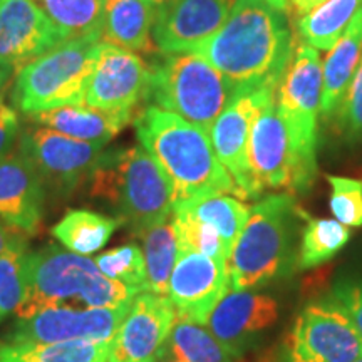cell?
Listing matches in <instances>:
<instances>
[{
  "mask_svg": "<svg viewBox=\"0 0 362 362\" xmlns=\"http://www.w3.org/2000/svg\"><path fill=\"white\" fill-rule=\"evenodd\" d=\"M175 208L188 211L194 218L214 226L230 250L250 218V206L232 194H210V197L194 198L180 203Z\"/></svg>",
  "mask_w": 362,
  "mask_h": 362,
  "instance_id": "obj_29",
  "label": "cell"
},
{
  "mask_svg": "<svg viewBox=\"0 0 362 362\" xmlns=\"http://www.w3.org/2000/svg\"><path fill=\"white\" fill-rule=\"evenodd\" d=\"M361 7L362 0H327L312 12L298 17V37L315 51L327 52L346 33Z\"/></svg>",
  "mask_w": 362,
  "mask_h": 362,
  "instance_id": "obj_26",
  "label": "cell"
},
{
  "mask_svg": "<svg viewBox=\"0 0 362 362\" xmlns=\"http://www.w3.org/2000/svg\"><path fill=\"white\" fill-rule=\"evenodd\" d=\"M66 40L103 39L106 0H34Z\"/></svg>",
  "mask_w": 362,
  "mask_h": 362,
  "instance_id": "obj_28",
  "label": "cell"
},
{
  "mask_svg": "<svg viewBox=\"0 0 362 362\" xmlns=\"http://www.w3.org/2000/svg\"><path fill=\"white\" fill-rule=\"evenodd\" d=\"M98 269L106 277L116 282H121L136 293L148 291V275L146 264H144L143 250L134 243L112 248L110 252H104L96 259Z\"/></svg>",
  "mask_w": 362,
  "mask_h": 362,
  "instance_id": "obj_33",
  "label": "cell"
},
{
  "mask_svg": "<svg viewBox=\"0 0 362 362\" xmlns=\"http://www.w3.org/2000/svg\"><path fill=\"white\" fill-rule=\"evenodd\" d=\"M356 362H362V359H359V361H356Z\"/></svg>",
  "mask_w": 362,
  "mask_h": 362,
  "instance_id": "obj_45",
  "label": "cell"
},
{
  "mask_svg": "<svg viewBox=\"0 0 362 362\" xmlns=\"http://www.w3.org/2000/svg\"><path fill=\"white\" fill-rule=\"evenodd\" d=\"M21 124L17 112L12 107L6 106L0 99V160L11 155L13 146L19 141Z\"/></svg>",
  "mask_w": 362,
  "mask_h": 362,
  "instance_id": "obj_38",
  "label": "cell"
},
{
  "mask_svg": "<svg viewBox=\"0 0 362 362\" xmlns=\"http://www.w3.org/2000/svg\"><path fill=\"white\" fill-rule=\"evenodd\" d=\"M351 232L337 220L307 218L298 245L296 269L307 270L325 264L347 245Z\"/></svg>",
  "mask_w": 362,
  "mask_h": 362,
  "instance_id": "obj_31",
  "label": "cell"
},
{
  "mask_svg": "<svg viewBox=\"0 0 362 362\" xmlns=\"http://www.w3.org/2000/svg\"><path fill=\"white\" fill-rule=\"evenodd\" d=\"M173 225L178 235L180 243V253L183 252H193L202 253L206 257H215V259H225L228 260L230 250L211 225L205 223V221L194 218L188 211L175 208L173 215Z\"/></svg>",
  "mask_w": 362,
  "mask_h": 362,
  "instance_id": "obj_32",
  "label": "cell"
},
{
  "mask_svg": "<svg viewBox=\"0 0 362 362\" xmlns=\"http://www.w3.org/2000/svg\"><path fill=\"white\" fill-rule=\"evenodd\" d=\"M330 185V211L347 228L362 226V181L327 176Z\"/></svg>",
  "mask_w": 362,
  "mask_h": 362,
  "instance_id": "obj_35",
  "label": "cell"
},
{
  "mask_svg": "<svg viewBox=\"0 0 362 362\" xmlns=\"http://www.w3.org/2000/svg\"><path fill=\"white\" fill-rule=\"evenodd\" d=\"M362 57V7L322 62L320 115L330 117L341 104Z\"/></svg>",
  "mask_w": 362,
  "mask_h": 362,
  "instance_id": "obj_23",
  "label": "cell"
},
{
  "mask_svg": "<svg viewBox=\"0 0 362 362\" xmlns=\"http://www.w3.org/2000/svg\"><path fill=\"white\" fill-rule=\"evenodd\" d=\"M64 40L34 0H0V61L4 64L19 71Z\"/></svg>",
  "mask_w": 362,
  "mask_h": 362,
  "instance_id": "obj_18",
  "label": "cell"
},
{
  "mask_svg": "<svg viewBox=\"0 0 362 362\" xmlns=\"http://www.w3.org/2000/svg\"><path fill=\"white\" fill-rule=\"evenodd\" d=\"M29 237L30 235L22 232L21 228L0 218V257L7 252L27 250V238Z\"/></svg>",
  "mask_w": 362,
  "mask_h": 362,
  "instance_id": "obj_39",
  "label": "cell"
},
{
  "mask_svg": "<svg viewBox=\"0 0 362 362\" xmlns=\"http://www.w3.org/2000/svg\"><path fill=\"white\" fill-rule=\"evenodd\" d=\"M27 291L17 309V319H25L52 307L83 304L88 309H117L133 304L138 296L98 269L84 255L47 245L25 255Z\"/></svg>",
  "mask_w": 362,
  "mask_h": 362,
  "instance_id": "obj_3",
  "label": "cell"
},
{
  "mask_svg": "<svg viewBox=\"0 0 362 362\" xmlns=\"http://www.w3.org/2000/svg\"><path fill=\"white\" fill-rule=\"evenodd\" d=\"M12 67L4 64L2 61H0V90L6 88L8 81H11V76H12Z\"/></svg>",
  "mask_w": 362,
  "mask_h": 362,
  "instance_id": "obj_41",
  "label": "cell"
},
{
  "mask_svg": "<svg viewBox=\"0 0 362 362\" xmlns=\"http://www.w3.org/2000/svg\"><path fill=\"white\" fill-rule=\"evenodd\" d=\"M275 298L253 291H232L211 312L206 327L233 357H240L257 336L277 322Z\"/></svg>",
  "mask_w": 362,
  "mask_h": 362,
  "instance_id": "obj_19",
  "label": "cell"
},
{
  "mask_svg": "<svg viewBox=\"0 0 362 362\" xmlns=\"http://www.w3.org/2000/svg\"><path fill=\"white\" fill-rule=\"evenodd\" d=\"M45 187L34 165L22 153L0 160V218L35 235L44 218Z\"/></svg>",
  "mask_w": 362,
  "mask_h": 362,
  "instance_id": "obj_20",
  "label": "cell"
},
{
  "mask_svg": "<svg viewBox=\"0 0 362 362\" xmlns=\"http://www.w3.org/2000/svg\"><path fill=\"white\" fill-rule=\"evenodd\" d=\"M139 144L155 158L173 189L175 206L210 194H235L232 176L210 136L173 112L148 106L134 117Z\"/></svg>",
  "mask_w": 362,
  "mask_h": 362,
  "instance_id": "obj_2",
  "label": "cell"
},
{
  "mask_svg": "<svg viewBox=\"0 0 362 362\" xmlns=\"http://www.w3.org/2000/svg\"><path fill=\"white\" fill-rule=\"evenodd\" d=\"M176 317L168 296L138 293L111 341L107 362H158L165 356Z\"/></svg>",
  "mask_w": 362,
  "mask_h": 362,
  "instance_id": "obj_14",
  "label": "cell"
},
{
  "mask_svg": "<svg viewBox=\"0 0 362 362\" xmlns=\"http://www.w3.org/2000/svg\"><path fill=\"white\" fill-rule=\"evenodd\" d=\"M143 242L146 264L148 291L158 296H168L170 277L180 257V243L173 218L161 221L138 235Z\"/></svg>",
  "mask_w": 362,
  "mask_h": 362,
  "instance_id": "obj_27",
  "label": "cell"
},
{
  "mask_svg": "<svg viewBox=\"0 0 362 362\" xmlns=\"http://www.w3.org/2000/svg\"><path fill=\"white\" fill-rule=\"evenodd\" d=\"M30 123L54 129L79 141L106 146L117 133L128 126L133 117L111 115L88 106H62L56 110L29 116Z\"/></svg>",
  "mask_w": 362,
  "mask_h": 362,
  "instance_id": "obj_22",
  "label": "cell"
},
{
  "mask_svg": "<svg viewBox=\"0 0 362 362\" xmlns=\"http://www.w3.org/2000/svg\"><path fill=\"white\" fill-rule=\"evenodd\" d=\"M237 88L200 54H161L151 66L148 101L210 131Z\"/></svg>",
  "mask_w": 362,
  "mask_h": 362,
  "instance_id": "obj_6",
  "label": "cell"
},
{
  "mask_svg": "<svg viewBox=\"0 0 362 362\" xmlns=\"http://www.w3.org/2000/svg\"><path fill=\"white\" fill-rule=\"evenodd\" d=\"M330 117L347 141L362 139V57L341 104Z\"/></svg>",
  "mask_w": 362,
  "mask_h": 362,
  "instance_id": "obj_36",
  "label": "cell"
},
{
  "mask_svg": "<svg viewBox=\"0 0 362 362\" xmlns=\"http://www.w3.org/2000/svg\"><path fill=\"white\" fill-rule=\"evenodd\" d=\"M362 359V336L344 312L312 302L298 312L282 344L280 362H356Z\"/></svg>",
  "mask_w": 362,
  "mask_h": 362,
  "instance_id": "obj_10",
  "label": "cell"
},
{
  "mask_svg": "<svg viewBox=\"0 0 362 362\" xmlns=\"http://www.w3.org/2000/svg\"><path fill=\"white\" fill-rule=\"evenodd\" d=\"M274 93L275 89L272 88L238 89L208 131L216 156L232 176L237 187V198L242 200L253 198L247 156L252 123L262 104Z\"/></svg>",
  "mask_w": 362,
  "mask_h": 362,
  "instance_id": "obj_15",
  "label": "cell"
},
{
  "mask_svg": "<svg viewBox=\"0 0 362 362\" xmlns=\"http://www.w3.org/2000/svg\"><path fill=\"white\" fill-rule=\"evenodd\" d=\"M129 307H94L81 310L71 307H52L25 319H17L7 341L39 344L64 341L111 342L129 312Z\"/></svg>",
  "mask_w": 362,
  "mask_h": 362,
  "instance_id": "obj_13",
  "label": "cell"
},
{
  "mask_svg": "<svg viewBox=\"0 0 362 362\" xmlns=\"http://www.w3.org/2000/svg\"><path fill=\"white\" fill-rule=\"evenodd\" d=\"M327 300L344 312L362 336V284H337L330 291Z\"/></svg>",
  "mask_w": 362,
  "mask_h": 362,
  "instance_id": "obj_37",
  "label": "cell"
},
{
  "mask_svg": "<svg viewBox=\"0 0 362 362\" xmlns=\"http://www.w3.org/2000/svg\"><path fill=\"white\" fill-rule=\"evenodd\" d=\"M166 362H185V361H181V359H178V357H173V356H171V359H168Z\"/></svg>",
  "mask_w": 362,
  "mask_h": 362,
  "instance_id": "obj_44",
  "label": "cell"
},
{
  "mask_svg": "<svg viewBox=\"0 0 362 362\" xmlns=\"http://www.w3.org/2000/svg\"><path fill=\"white\" fill-rule=\"evenodd\" d=\"M148 4H151L153 7H156V8H161L163 6H166V4L170 2V0H146Z\"/></svg>",
  "mask_w": 362,
  "mask_h": 362,
  "instance_id": "obj_43",
  "label": "cell"
},
{
  "mask_svg": "<svg viewBox=\"0 0 362 362\" xmlns=\"http://www.w3.org/2000/svg\"><path fill=\"white\" fill-rule=\"evenodd\" d=\"M320 101L322 62L319 51L300 42L275 89V103L298 155L314 170H317Z\"/></svg>",
  "mask_w": 362,
  "mask_h": 362,
  "instance_id": "obj_9",
  "label": "cell"
},
{
  "mask_svg": "<svg viewBox=\"0 0 362 362\" xmlns=\"http://www.w3.org/2000/svg\"><path fill=\"white\" fill-rule=\"evenodd\" d=\"M27 250L7 252L0 257V322L19 309L27 291Z\"/></svg>",
  "mask_w": 362,
  "mask_h": 362,
  "instance_id": "obj_34",
  "label": "cell"
},
{
  "mask_svg": "<svg viewBox=\"0 0 362 362\" xmlns=\"http://www.w3.org/2000/svg\"><path fill=\"white\" fill-rule=\"evenodd\" d=\"M305 216L291 193L269 194L255 203L226 260L230 291L265 287L296 269V238Z\"/></svg>",
  "mask_w": 362,
  "mask_h": 362,
  "instance_id": "obj_4",
  "label": "cell"
},
{
  "mask_svg": "<svg viewBox=\"0 0 362 362\" xmlns=\"http://www.w3.org/2000/svg\"><path fill=\"white\" fill-rule=\"evenodd\" d=\"M156 12L146 0H106L103 42L136 54H153L158 51L153 40Z\"/></svg>",
  "mask_w": 362,
  "mask_h": 362,
  "instance_id": "obj_21",
  "label": "cell"
},
{
  "mask_svg": "<svg viewBox=\"0 0 362 362\" xmlns=\"http://www.w3.org/2000/svg\"><path fill=\"white\" fill-rule=\"evenodd\" d=\"M111 342H4L0 341V362H107Z\"/></svg>",
  "mask_w": 362,
  "mask_h": 362,
  "instance_id": "obj_24",
  "label": "cell"
},
{
  "mask_svg": "<svg viewBox=\"0 0 362 362\" xmlns=\"http://www.w3.org/2000/svg\"><path fill=\"white\" fill-rule=\"evenodd\" d=\"M296 47L287 13L264 0H237L218 33L192 52L237 89H277Z\"/></svg>",
  "mask_w": 362,
  "mask_h": 362,
  "instance_id": "obj_1",
  "label": "cell"
},
{
  "mask_svg": "<svg viewBox=\"0 0 362 362\" xmlns=\"http://www.w3.org/2000/svg\"><path fill=\"white\" fill-rule=\"evenodd\" d=\"M165 354L185 362H235V357L205 325L183 317H176Z\"/></svg>",
  "mask_w": 362,
  "mask_h": 362,
  "instance_id": "obj_30",
  "label": "cell"
},
{
  "mask_svg": "<svg viewBox=\"0 0 362 362\" xmlns=\"http://www.w3.org/2000/svg\"><path fill=\"white\" fill-rule=\"evenodd\" d=\"M121 225L123 221L119 218L78 208L67 211L61 221L52 226L51 233L67 250L86 257L101 250Z\"/></svg>",
  "mask_w": 362,
  "mask_h": 362,
  "instance_id": "obj_25",
  "label": "cell"
},
{
  "mask_svg": "<svg viewBox=\"0 0 362 362\" xmlns=\"http://www.w3.org/2000/svg\"><path fill=\"white\" fill-rule=\"evenodd\" d=\"M88 183L90 197L106 202L134 235L173 215L170 181L141 144L106 149Z\"/></svg>",
  "mask_w": 362,
  "mask_h": 362,
  "instance_id": "obj_5",
  "label": "cell"
},
{
  "mask_svg": "<svg viewBox=\"0 0 362 362\" xmlns=\"http://www.w3.org/2000/svg\"><path fill=\"white\" fill-rule=\"evenodd\" d=\"M101 39H69L17 71L12 103L24 115L84 106V93Z\"/></svg>",
  "mask_w": 362,
  "mask_h": 362,
  "instance_id": "obj_7",
  "label": "cell"
},
{
  "mask_svg": "<svg viewBox=\"0 0 362 362\" xmlns=\"http://www.w3.org/2000/svg\"><path fill=\"white\" fill-rule=\"evenodd\" d=\"M247 156L253 198L260 197L265 189L305 193L314 185L317 170L298 155L279 112L275 93L262 104L253 119Z\"/></svg>",
  "mask_w": 362,
  "mask_h": 362,
  "instance_id": "obj_8",
  "label": "cell"
},
{
  "mask_svg": "<svg viewBox=\"0 0 362 362\" xmlns=\"http://www.w3.org/2000/svg\"><path fill=\"white\" fill-rule=\"evenodd\" d=\"M237 0H170L158 8L153 40L161 54L187 52L218 33Z\"/></svg>",
  "mask_w": 362,
  "mask_h": 362,
  "instance_id": "obj_17",
  "label": "cell"
},
{
  "mask_svg": "<svg viewBox=\"0 0 362 362\" xmlns=\"http://www.w3.org/2000/svg\"><path fill=\"white\" fill-rule=\"evenodd\" d=\"M324 2H327V0H287V11L296 13L297 17H302L322 6Z\"/></svg>",
  "mask_w": 362,
  "mask_h": 362,
  "instance_id": "obj_40",
  "label": "cell"
},
{
  "mask_svg": "<svg viewBox=\"0 0 362 362\" xmlns=\"http://www.w3.org/2000/svg\"><path fill=\"white\" fill-rule=\"evenodd\" d=\"M228 291L230 277L225 259L193 252L180 253L168 287L176 315L206 325L211 312Z\"/></svg>",
  "mask_w": 362,
  "mask_h": 362,
  "instance_id": "obj_16",
  "label": "cell"
},
{
  "mask_svg": "<svg viewBox=\"0 0 362 362\" xmlns=\"http://www.w3.org/2000/svg\"><path fill=\"white\" fill-rule=\"evenodd\" d=\"M151 67L139 54L101 42L84 93V106L133 117L148 101Z\"/></svg>",
  "mask_w": 362,
  "mask_h": 362,
  "instance_id": "obj_11",
  "label": "cell"
},
{
  "mask_svg": "<svg viewBox=\"0 0 362 362\" xmlns=\"http://www.w3.org/2000/svg\"><path fill=\"white\" fill-rule=\"evenodd\" d=\"M264 2H267L272 7L279 8V11L287 12V0H264Z\"/></svg>",
  "mask_w": 362,
  "mask_h": 362,
  "instance_id": "obj_42",
  "label": "cell"
},
{
  "mask_svg": "<svg viewBox=\"0 0 362 362\" xmlns=\"http://www.w3.org/2000/svg\"><path fill=\"white\" fill-rule=\"evenodd\" d=\"M17 149L33 163L44 187L62 194L88 183L104 155L103 144L79 141L39 124L22 131Z\"/></svg>",
  "mask_w": 362,
  "mask_h": 362,
  "instance_id": "obj_12",
  "label": "cell"
}]
</instances>
